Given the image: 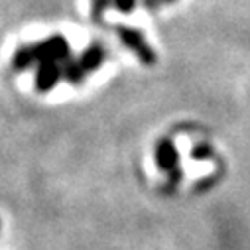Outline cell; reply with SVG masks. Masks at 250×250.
Segmentation results:
<instances>
[]
</instances>
